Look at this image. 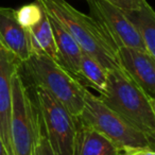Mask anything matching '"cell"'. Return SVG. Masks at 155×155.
Returning a JSON list of instances; mask_svg holds the SVG:
<instances>
[{"label": "cell", "mask_w": 155, "mask_h": 155, "mask_svg": "<svg viewBox=\"0 0 155 155\" xmlns=\"http://www.w3.org/2000/svg\"><path fill=\"white\" fill-rule=\"evenodd\" d=\"M78 118L101 133L123 151L142 148L154 149L155 141L103 103L86 88L84 108Z\"/></svg>", "instance_id": "cell-4"}, {"label": "cell", "mask_w": 155, "mask_h": 155, "mask_svg": "<svg viewBox=\"0 0 155 155\" xmlns=\"http://www.w3.org/2000/svg\"><path fill=\"white\" fill-rule=\"evenodd\" d=\"M107 74L108 70L101 63L83 52L77 78L85 87H91L99 94L103 93L107 83Z\"/></svg>", "instance_id": "cell-15"}, {"label": "cell", "mask_w": 155, "mask_h": 155, "mask_svg": "<svg viewBox=\"0 0 155 155\" xmlns=\"http://www.w3.org/2000/svg\"><path fill=\"white\" fill-rule=\"evenodd\" d=\"M15 13L18 22L28 30L41 20V18L43 17L44 10L39 5V3L35 1V2L22 5L18 10H15Z\"/></svg>", "instance_id": "cell-16"}, {"label": "cell", "mask_w": 155, "mask_h": 155, "mask_svg": "<svg viewBox=\"0 0 155 155\" xmlns=\"http://www.w3.org/2000/svg\"><path fill=\"white\" fill-rule=\"evenodd\" d=\"M48 17H49L54 41H55L58 62L77 78L79 66H80L81 56L83 54L82 49H81L80 46L78 45L74 38L58 21H55L49 15H48Z\"/></svg>", "instance_id": "cell-12"}, {"label": "cell", "mask_w": 155, "mask_h": 155, "mask_svg": "<svg viewBox=\"0 0 155 155\" xmlns=\"http://www.w3.org/2000/svg\"><path fill=\"white\" fill-rule=\"evenodd\" d=\"M21 63L0 43V137L8 155H13L11 140L12 84Z\"/></svg>", "instance_id": "cell-8"}, {"label": "cell", "mask_w": 155, "mask_h": 155, "mask_svg": "<svg viewBox=\"0 0 155 155\" xmlns=\"http://www.w3.org/2000/svg\"><path fill=\"white\" fill-rule=\"evenodd\" d=\"M34 102L46 136L56 155H73L77 118L51 95L34 86Z\"/></svg>", "instance_id": "cell-6"}, {"label": "cell", "mask_w": 155, "mask_h": 155, "mask_svg": "<svg viewBox=\"0 0 155 155\" xmlns=\"http://www.w3.org/2000/svg\"><path fill=\"white\" fill-rule=\"evenodd\" d=\"M122 155H155V153L153 148H142L135 149V150L123 151Z\"/></svg>", "instance_id": "cell-19"}, {"label": "cell", "mask_w": 155, "mask_h": 155, "mask_svg": "<svg viewBox=\"0 0 155 155\" xmlns=\"http://www.w3.org/2000/svg\"><path fill=\"white\" fill-rule=\"evenodd\" d=\"M110 5L120 9L121 11H135L148 3L147 0H103Z\"/></svg>", "instance_id": "cell-18"}, {"label": "cell", "mask_w": 155, "mask_h": 155, "mask_svg": "<svg viewBox=\"0 0 155 155\" xmlns=\"http://www.w3.org/2000/svg\"><path fill=\"white\" fill-rule=\"evenodd\" d=\"M0 155H8L7 149H5V144H3L2 140H1V137H0Z\"/></svg>", "instance_id": "cell-20"}, {"label": "cell", "mask_w": 155, "mask_h": 155, "mask_svg": "<svg viewBox=\"0 0 155 155\" xmlns=\"http://www.w3.org/2000/svg\"><path fill=\"white\" fill-rule=\"evenodd\" d=\"M73 155H122V150L77 117Z\"/></svg>", "instance_id": "cell-11"}, {"label": "cell", "mask_w": 155, "mask_h": 155, "mask_svg": "<svg viewBox=\"0 0 155 155\" xmlns=\"http://www.w3.org/2000/svg\"><path fill=\"white\" fill-rule=\"evenodd\" d=\"M21 65L35 87L51 95L71 116H80L84 108L86 87L72 73L45 53H32Z\"/></svg>", "instance_id": "cell-3"}, {"label": "cell", "mask_w": 155, "mask_h": 155, "mask_svg": "<svg viewBox=\"0 0 155 155\" xmlns=\"http://www.w3.org/2000/svg\"><path fill=\"white\" fill-rule=\"evenodd\" d=\"M87 2L91 15L103 27L117 47L147 51L142 39L124 12L103 0H87Z\"/></svg>", "instance_id": "cell-7"}, {"label": "cell", "mask_w": 155, "mask_h": 155, "mask_svg": "<svg viewBox=\"0 0 155 155\" xmlns=\"http://www.w3.org/2000/svg\"><path fill=\"white\" fill-rule=\"evenodd\" d=\"M98 98L155 141V99L122 69L108 70L106 87Z\"/></svg>", "instance_id": "cell-2"}, {"label": "cell", "mask_w": 155, "mask_h": 155, "mask_svg": "<svg viewBox=\"0 0 155 155\" xmlns=\"http://www.w3.org/2000/svg\"><path fill=\"white\" fill-rule=\"evenodd\" d=\"M33 155H56L55 152L52 150L49 141L46 136L45 130H44L43 122L41 120V117L38 114V130H37V137L35 141L34 151Z\"/></svg>", "instance_id": "cell-17"}, {"label": "cell", "mask_w": 155, "mask_h": 155, "mask_svg": "<svg viewBox=\"0 0 155 155\" xmlns=\"http://www.w3.org/2000/svg\"><path fill=\"white\" fill-rule=\"evenodd\" d=\"M32 53H45L58 62L55 41L52 33L49 17L44 11L43 17L37 24L28 29Z\"/></svg>", "instance_id": "cell-14"}, {"label": "cell", "mask_w": 155, "mask_h": 155, "mask_svg": "<svg viewBox=\"0 0 155 155\" xmlns=\"http://www.w3.org/2000/svg\"><path fill=\"white\" fill-rule=\"evenodd\" d=\"M20 68L12 84L11 140L13 155H33L38 130V112L24 82Z\"/></svg>", "instance_id": "cell-5"}, {"label": "cell", "mask_w": 155, "mask_h": 155, "mask_svg": "<svg viewBox=\"0 0 155 155\" xmlns=\"http://www.w3.org/2000/svg\"><path fill=\"white\" fill-rule=\"evenodd\" d=\"M120 67L151 98L155 97V58L131 47L118 48Z\"/></svg>", "instance_id": "cell-9"}, {"label": "cell", "mask_w": 155, "mask_h": 155, "mask_svg": "<svg viewBox=\"0 0 155 155\" xmlns=\"http://www.w3.org/2000/svg\"><path fill=\"white\" fill-rule=\"evenodd\" d=\"M35 1L74 38L83 52L95 58L107 70L121 69L118 47L93 16L82 13L66 0Z\"/></svg>", "instance_id": "cell-1"}, {"label": "cell", "mask_w": 155, "mask_h": 155, "mask_svg": "<svg viewBox=\"0 0 155 155\" xmlns=\"http://www.w3.org/2000/svg\"><path fill=\"white\" fill-rule=\"evenodd\" d=\"M0 43L21 64L32 54L28 30L18 22L15 10L11 8L0 7Z\"/></svg>", "instance_id": "cell-10"}, {"label": "cell", "mask_w": 155, "mask_h": 155, "mask_svg": "<svg viewBox=\"0 0 155 155\" xmlns=\"http://www.w3.org/2000/svg\"><path fill=\"white\" fill-rule=\"evenodd\" d=\"M139 34L147 52L155 58V12L149 3L135 11H123Z\"/></svg>", "instance_id": "cell-13"}]
</instances>
